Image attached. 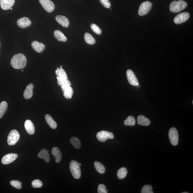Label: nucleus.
I'll return each instance as SVG.
<instances>
[{
  "label": "nucleus",
  "mask_w": 193,
  "mask_h": 193,
  "mask_svg": "<svg viewBox=\"0 0 193 193\" xmlns=\"http://www.w3.org/2000/svg\"><path fill=\"white\" fill-rule=\"evenodd\" d=\"M135 119L134 117L129 116L124 121V124L126 126H134L135 125Z\"/></svg>",
  "instance_id": "nucleus-30"
},
{
  "label": "nucleus",
  "mask_w": 193,
  "mask_h": 193,
  "mask_svg": "<svg viewBox=\"0 0 193 193\" xmlns=\"http://www.w3.org/2000/svg\"><path fill=\"white\" fill-rule=\"evenodd\" d=\"M31 46L33 49L38 53H41L43 52L45 48V45L42 43L39 42L37 41L32 42Z\"/></svg>",
  "instance_id": "nucleus-17"
},
{
  "label": "nucleus",
  "mask_w": 193,
  "mask_h": 193,
  "mask_svg": "<svg viewBox=\"0 0 193 193\" xmlns=\"http://www.w3.org/2000/svg\"><path fill=\"white\" fill-rule=\"evenodd\" d=\"M17 24L21 28H25L31 26V22L28 18L23 17L17 20Z\"/></svg>",
  "instance_id": "nucleus-14"
},
{
  "label": "nucleus",
  "mask_w": 193,
  "mask_h": 193,
  "mask_svg": "<svg viewBox=\"0 0 193 193\" xmlns=\"http://www.w3.org/2000/svg\"><path fill=\"white\" fill-rule=\"evenodd\" d=\"M94 166H95L96 171L99 173L101 174H104L105 173V167L101 163L96 161L94 162Z\"/></svg>",
  "instance_id": "nucleus-25"
},
{
  "label": "nucleus",
  "mask_w": 193,
  "mask_h": 193,
  "mask_svg": "<svg viewBox=\"0 0 193 193\" xmlns=\"http://www.w3.org/2000/svg\"><path fill=\"white\" fill-rule=\"evenodd\" d=\"M142 193H153L152 187L150 185H145L144 186L141 190Z\"/></svg>",
  "instance_id": "nucleus-31"
},
{
  "label": "nucleus",
  "mask_w": 193,
  "mask_h": 193,
  "mask_svg": "<svg viewBox=\"0 0 193 193\" xmlns=\"http://www.w3.org/2000/svg\"><path fill=\"white\" fill-rule=\"evenodd\" d=\"M84 40L89 45H94L96 42L95 39L90 34L86 33L84 34Z\"/></svg>",
  "instance_id": "nucleus-28"
},
{
  "label": "nucleus",
  "mask_w": 193,
  "mask_h": 193,
  "mask_svg": "<svg viewBox=\"0 0 193 193\" xmlns=\"http://www.w3.org/2000/svg\"><path fill=\"white\" fill-rule=\"evenodd\" d=\"M10 10H12V8H10Z\"/></svg>",
  "instance_id": "nucleus-40"
},
{
  "label": "nucleus",
  "mask_w": 193,
  "mask_h": 193,
  "mask_svg": "<svg viewBox=\"0 0 193 193\" xmlns=\"http://www.w3.org/2000/svg\"><path fill=\"white\" fill-rule=\"evenodd\" d=\"M189 18L190 14L188 12L181 13L174 18V22L176 24H182L187 21Z\"/></svg>",
  "instance_id": "nucleus-11"
},
{
  "label": "nucleus",
  "mask_w": 193,
  "mask_h": 193,
  "mask_svg": "<svg viewBox=\"0 0 193 193\" xmlns=\"http://www.w3.org/2000/svg\"><path fill=\"white\" fill-rule=\"evenodd\" d=\"M34 86L31 84L28 85L24 91V97L26 100H28L32 98L33 95V89Z\"/></svg>",
  "instance_id": "nucleus-18"
},
{
  "label": "nucleus",
  "mask_w": 193,
  "mask_h": 193,
  "mask_svg": "<svg viewBox=\"0 0 193 193\" xmlns=\"http://www.w3.org/2000/svg\"><path fill=\"white\" fill-rule=\"evenodd\" d=\"M54 36L55 38L59 41L66 42L67 40V38L62 32L59 30H55L54 32Z\"/></svg>",
  "instance_id": "nucleus-23"
},
{
  "label": "nucleus",
  "mask_w": 193,
  "mask_h": 193,
  "mask_svg": "<svg viewBox=\"0 0 193 193\" xmlns=\"http://www.w3.org/2000/svg\"><path fill=\"white\" fill-rule=\"evenodd\" d=\"M187 6V2L182 0H179L178 1H174L170 4L169 10L172 12L178 13L184 10Z\"/></svg>",
  "instance_id": "nucleus-2"
},
{
  "label": "nucleus",
  "mask_w": 193,
  "mask_h": 193,
  "mask_svg": "<svg viewBox=\"0 0 193 193\" xmlns=\"http://www.w3.org/2000/svg\"><path fill=\"white\" fill-rule=\"evenodd\" d=\"M32 186L34 188H41L42 187L43 183L42 181L37 179L32 181Z\"/></svg>",
  "instance_id": "nucleus-34"
},
{
  "label": "nucleus",
  "mask_w": 193,
  "mask_h": 193,
  "mask_svg": "<svg viewBox=\"0 0 193 193\" xmlns=\"http://www.w3.org/2000/svg\"><path fill=\"white\" fill-rule=\"evenodd\" d=\"M98 193H107L108 190L105 185L101 184L99 185L98 187Z\"/></svg>",
  "instance_id": "nucleus-35"
},
{
  "label": "nucleus",
  "mask_w": 193,
  "mask_h": 193,
  "mask_svg": "<svg viewBox=\"0 0 193 193\" xmlns=\"http://www.w3.org/2000/svg\"><path fill=\"white\" fill-rule=\"evenodd\" d=\"M60 68H62V66H61Z\"/></svg>",
  "instance_id": "nucleus-38"
},
{
  "label": "nucleus",
  "mask_w": 193,
  "mask_h": 193,
  "mask_svg": "<svg viewBox=\"0 0 193 193\" xmlns=\"http://www.w3.org/2000/svg\"><path fill=\"white\" fill-rule=\"evenodd\" d=\"M11 184L13 187L18 189H20L22 188V183L17 180H12L10 182Z\"/></svg>",
  "instance_id": "nucleus-32"
},
{
  "label": "nucleus",
  "mask_w": 193,
  "mask_h": 193,
  "mask_svg": "<svg viewBox=\"0 0 193 193\" xmlns=\"http://www.w3.org/2000/svg\"><path fill=\"white\" fill-rule=\"evenodd\" d=\"M169 137L172 144L176 146L178 142V131L174 127L171 128L169 132Z\"/></svg>",
  "instance_id": "nucleus-9"
},
{
  "label": "nucleus",
  "mask_w": 193,
  "mask_h": 193,
  "mask_svg": "<svg viewBox=\"0 0 193 193\" xmlns=\"http://www.w3.org/2000/svg\"><path fill=\"white\" fill-rule=\"evenodd\" d=\"M45 119L48 125L50 128L53 129H55L57 128V124L56 122L49 114L46 115Z\"/></svg>",
  "instance_id": "nucleus-24"
},
{
  "label": "nucleus",
  "mask_w": 193,
  "mask_h": 193,
  "mask_svg": "<svg viewBox=\"0 0 193 193\" xmlns=\"http://www.w3.org/2000/svg\"><path fill=\"white\" fill-rule=\"evenodd\" d=\"M45 10L48 13H51L54 10V4L50 0H39Z\"/></svg>",
  "instance_id": "nucleus-10"
},
{
  "label": "nucleus",
  "mask_w": 193,
  "mask_h": 193,
  "mask_svg": "<svg viewBox=\"0 0 193 193\" xmlns=\"http://www.w3.org/2000/svg\"><path fill=\"white\" fill-rule=\"evenodd\" d=\"M79 165L80 166H81L82 165V164H80V163H79Z\"/></svg>",
  "instance_id": "nucleus-37"
},
{
  "label": "nucleus",
  "mask_w": 193,
  "mask_h": 193,
  "mask_svg": "<svg viewBox=\"0 0 193 193\" xmlns=\"http://www.w3.org/2000/svg\"><path fill=\"white\" fill-rule=\"evenodd\" d=\"M70 142L75 149H79L81 147V143L79 139L77 137H72L70 139Z\"/></svg>",
  "instance_id": "nucleus-29"
},
{
  "label": "nucleus",
  "mask_w": 193,
  "mask_h": 193,
  "mask_svg": "<svg viewBox=\"0 0 193 193\" xmlns=\"http://www.w3.org/2000/svg\"><path fill=\"white\" fill-rule=\"evenodd\" d=\"M24 127L27 132L29 135H32L35 132V128L33 122L30 120L25 121Z\"/></svg>",
  "instance_id": "nucleus-19"
},
{
  "label": "nucleus",
  "mask_w": 193,
  "mask_h": 193,
  "mask_svg": "<svg viewBox=\"0 0 193 193\" xmlns=\"http://www.w3.org/2000/svg\"><path fill=\"white\" fill-rule=\"evenodd\" d=\"M0 48H1V42H0Z\"/></svg>",
  "instance_id": "nucleus-41"
},
{
  "label": "nucleus",
  "mask_w": 193,
  "mask_h": 193,
  "mask_svg": "<svg viewBox=\"0 0 193 193\" xmlns=\"http://www.w3.org/2000/svg\"><path fill=\"white\" fill-rule=\"evenodd\" d=\"M91 28L94 32L98 35H100L102 33L101 30L97 25L95 24H92L91 26Z\"/></svg>",
  "instance_id": "nucleus-33"
},
{
  "label": "nucleus",
  "mask_w": 193,
  "mask_h": 193,
  "mask_svg": "<svg viewBox=\"0 0 193 193\" xmlns=\"http://www.w3.org/2000/svg\"><path fill=\"white\" fill-rule=\"evenodd\" d=\"M56 21L64 27L67 28L69 26L70 21L67 18L63 15H58L56 17Z\"/></svg>",
  "instance_id": "nucleus-16"
},
{
  "label": "nucleus",
  "mask_w": 193,
  "mask_h": 193,
  "mask_svg": "<svg viewBox=\"0 0 193 193\" xmlns=\"http://www.w3.org/2000/svg\"><path fill=\"white\" fill-rule=\"evenodd\" d=\"M15 1V0H0V5L3 10H7L12 7Z\"/></svg>",
  "instance_id": "nucleus-15"
},
{
  "label": "nucleus",
  "mask_w": 193,
  "mask_h": 193,
  "mask_svg": "<svg viewBox=\"0 0 193 193\" xmlns=\"http://www.w3.org/2000/svg\"><path fill=\"white\" fill-rule=\"evenodd\" d=\"M102 5L107 8H109L111 7V3L109 0H100Z\"/></svg>",
  "instance_id": "nucleus-36"
},
{
  "label": "nucleus",
  "mask_w": 193,
  "mask_h": 193,
  "mask_svg": "<svg viewBox=\"0 0 193 193\" xmlns=\"http://www.w3.org/2000/svg\"><path fill=\"white\" fill-rule=\"evenodd\" d=\"M8 108V104L5 101H3L0 103V119L3 118Z\"/></svg>",
  "instance_id": "nucleus-26"
},
{
  "label": "nucleus",
  "mask_w": 193,
  "mask_h": 193,
  "mask_svg": "<svg viewBox=\"0 0 193 193\" xmlns=\"http://www.w3.org/2000/svg\"><path fill=\"white\" fill-rule=\"evenodd\" d=\"M20 135L17 130H11L8 136L7 142L10 146H13L17 143L19 139Z\"/></svg>",
  "instance_id": "nucleus-6"
},
{
  "label": "nucleus",
  "mask_w": 193,
  "mask_h": 193,
  "mask_svg": "<svg viewBox=\"0 0 193 193\" xmlns=\"http://www.w3.org/2000/svg\"><path fill=\"white\" fill-rule=\"evenodd\" d=\"M22 72H23V71H24V70H22Z\"/></svg>",
  "instance_id": "nucleus-42"
},
{
  "label": "nucleus",
  "mask_w": 193,
  "mask_h": 193,
  "mask_svg": "<svg viewBox=\"0 0 193 193\" xmlns=\"http://www.w3.org/2000/svg\"><path fill=\"white\" fill-rule=\"evenodd\" d=\"M152 4L149 1H145L142 3L139 6L138 11L140 16H144L148 14L151 10Z\"/></svg>",
  "instance_id": "nucleus-7"
},
{
  "label": "nucleus",
  "mask_w": 193,
  "mask_h": 193,
  "mask_svg": "<svg viewBox=\"0 0 193 193\" xmlns=\"http://www.w3.org/2000/svg\"><path fill=\"white\" fill-rule=\"evenodd\" d=\"M56 73L57 75V83L58 85L61 86L62 85L65 84L66 80H68L67 75L63 68L58 67L57 68Z\"/></svg>",
  "instance_id": "nucleus-5"
},
{
  "label": "nucleus",
  "mask_w": 193,
  "mask_h": 193,
  "mask_svg": "<svg viewBox=\"0 0 193 193\" xmlns=\"http://www.w3.org/2000/svg\"><path fill=\"white\" fill-rule=\"evenodd\" d=\"M128 82L132 85L138 86L139 85L138 80L133 71L128 70L126 72Z\"/></svg>",
  "instance_id": "nucleus-12"
},
{
  "label": "nucleus",
  "mask_w": 193,
  "mask_h": 193,
  "mask_svg": "<svg viewBox=\"0 0 193 193\" xmlns=\"http://www.w3.org/2000/svg\"><path fill=\"white\" fill-rule=\"evenodd\" d=\"M182 193H188V192H182Z\"/></svg>",
  "instance_id": "nucleus-39"
},
{
  "label": "nucleus",
  "mask_w": 193,
  "mask_h": 193,
  "mask_svg": "<svg viewBox=\"0 0 193 193\" xmlns=\"http://www.w3.org/2000/svg\"><path fill=\"white\" fill-rule=\"evenodd\" d=\"M137 123L139 125L141 126H148L151 122L149 119L143 115H139L138 117Z\"/></svg>",
  "instance_id": "nucleus-22"
},
{
  "label": "nucleus",
  "mask_w": 193,
  "mask_h": 193,
  "mask_svg": "<svg viewBox=\"0 0 193 193\" xmlns=\"http://www.w3.org/2000/svg\"><path fill=\"white\" fill-rule=\"evenodd\" d=\"M70 168L73 178L76 179L80 178L81 170L79 163L74 160L71 161L70 163Z\"/></svg>",
  "instance_id": "nucleus-3"
},
{
  "label": "nucleus",
  "mask_w": 193,
  "mask_h": 193,
  "mask_svg": "<svg viewBox=\"0 0 193 193\" xmlns=\"http://www.w3.org/2000/svg\"><path fill=\"white\" fill-rule=\"evenodd\" d=\"M71 82L68 80H66L65 84L61 86L62 90L63 92V95L66 99H71L72 97L73 93V88L71 87Z\"/></svg>",
  "instance_id": "nucleus-4"
},
{
  "label": "nucleus",
  "mask_w": 193,
  "mask_h": 193,
  "mask_svg": "<svg viewBox=\"0 0 193 193\" xmlns=\"http://www.w3.org/2000/svg\"><path fill=\"white\" fill-rule=\"evenodd\" d=\"M18 157L17 154L14 153L7 154L3 156L2 158V162L4 165L10 164L17 159Z\"/></svg>",
  "instance_id": "nucleus-13"
},
{
  "label": "nucleus",
  "mask_w": 193,
  "mask_h": 193,
  "mask_svg": "<svg viewBox=\"0 0 193 193\" xmlns=\"http://www.w3.org/2000/svg\"><path fill=\"white\" fill-rule=\"evenodd\" d=\"M38 157L40 158H42L47 163L49 162L50 160V156L47 150L45 149L41 150L38 154Z\"/></svg>",
  "instance_id": "nucleus-21"
},
{
  "label": "nucleus",
  "mask_w": 193,
  "mask_h": 193,
  "mask_svg": "<svg viewBox=\"0 0 193 193\" xmlns=\"http://www.w3.org/2000/svg\"><path fill=\"white\" fill-rule=\"evenodd\" d=\"M96 137L99 141L102 142H105L107 139H112L114 138V135L112 132L105 131L98 132L96 134Z\"/></svg>",
  "instance_id": "nucleus-8"
},
{
  "label": "nucleus",
  "mask_w": 193,
  "mask_h": 193,
  "mask_svg": "<svg viewBox=\"0 0 193 193\" xmlns=\"http://www.w3.org/2000/svg\"><path fill=\"white\" fill-rule=\"evenodd\" d=\"M27 63V58L24 54H19L14 56L11 58V66L16 69L24 68Z\"/></svg>",
  "instance_id": "nucleus-1"
},
{
  "label": "nucleus",
  "mask_w": 193,
  "mask_h": 193,
  "mask_svg": "<svg viewBox=\"0 0 193 193\" xmlns=\"http://www.w3.org/2000/svg\"><path fill=\"white\" fill-rule=\"evenodd\" d=\"M52 154L54 156L55 159V161L59 163L62 159V153L59 149L57 147H54L52 150Z\"/></svg>",
  "instance_id": "nucleus-20"
},
{
  "label": "nucleus",
  "mask_w": 193,
  "mask_h": 193,
  "mask_svg": "<svg viewBox=\"0 0 193 193\" xmlns=\"http://www.w3.org/2000/svg\"><path fill=\"white\" fill-rule=\"evenodd\" d=\"M127 174V169L125 167H122L118 169L117 173V176L119 179L121 180L125 178Z\"/></svg>",
  "instance_id": "nucleus-27"
}]
</instances>
